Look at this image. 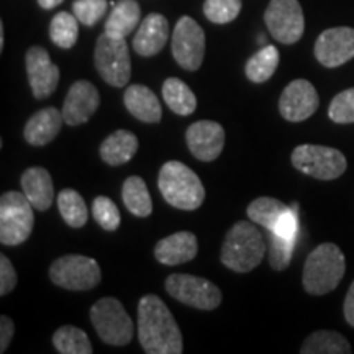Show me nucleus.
I'll use <instances>...</instances> for the list:
<instances>
[{"mask_svg": "<svg viewBox=\"0 0 354 354\" xmlns=\"http://www.w3.org/2000/svg\"><path fill=\"white\" fill-rule=\"evenodd\" d=\"M138 338L148 354H180L183 335L171 310L158 295L148 294L138 304Z\"/></svg>", "mask_w": 354, "mask_h": 354, "instance_id": "f257e3e1", "label": "nucleus"}, {"mask_svg": "<svg viewBox=\"0 0 354 354\" xmlns=\"http://www.w3.org/2000/svg\"><path fill=\"white\" fill-rule=\"evenodd\" d=\"M266 250L263 233L250 221H238L225 236L220 259L234 272H250L264 259Z\"/></svg>", "mask_w": 354, "mask_h": 354, "instance_id": "f03ea898", "label": "nucleus"}, {"mask_svg": "<svg viewBox=\"0 0 354 354\" xmlns=\"http://www.w3.org/2000/svg\"><path fill=\"white\" fill-rule=\"evenodd\" d=\"M346 272L343 251L333 243H322L308 254L304 266V289L310 295H325L335 290Z\"/></svg>", "mask_w": 354, "mask_h": 354, "instance_id": "7ed1b4c3", "label": "nucleus"}, {"mask_svg": "<svg viewBox=\"0 0 354 354\" xmlns=\"http://www.w3.org/2000/svg\"><path fill=\"white\" fill-rule=\"evenodd\" d=\"M158 187L165 201L179 210H196L205 198L201 177L180 161H167L161 167Z\"/></svg>", "mask_w": 354, "mask_h": 354, "instance_id": "20e7f679", "label": "nucleus"}, {"mask_svg": "<svg viewBox=\"0 0 354 354\" xmlns=\"http://www.w3.org/2000/svg\"><path fill=\"white\" fill-rule=\"evenodd\" d=\"M35 207L24 192H6L0 198V243L6 246H19L33 232Z\"/></svg>", "mask_w": 354, "mask_h": 354, "instance_id": "39448f33", "label": "nucleus"}, {"mask_svg": "<svg viewBox=\"0 0 354 354\" xmlns=\"http://www.w3.org/2000/svg\"><path fill=\"white\" fill-rule=\"evenodd\" d=\"M91 322L99 338L110 346H125L135 335L133 320L118 299L97 300L91 308Z\"/></svg>", "mask_w": 354, "mask_h": 354, "instance_id": "423d86ee", "label": "nucleus"}, {"mask_svg": "<svg viewBox=\"0 0 354 354\" xmlns=\"http://www.w3.org/2000/svg\"><path fill=\"white\" fill-rule=\"evenodd\" d=\"M94 61L100 77L110 86L125 87L130 82L131 59L125 38L102 33L95 43Z\"/></svg>", "mask_w": 354, "mask_h": 354, "instance_id": "0eeeda50", "label": "nucleus"}, {"mask_svg": "<svg viewBox=\"0 0 354 354\" xmlns=\"http://www.w3.org/2000/svg\"><path fill=\"white\" fill-rule=\"evenodd\" d=\"M290 159L295 169L320 180L338 179L348 166L342 151L320 145H300L292 151Z\"/></svg>", "mask_w": 354, "mask_h": 354, "instance_id": "6e6552de", "label": "nucleus"}, {"mask_svg": "<svg viewBox=\"0 0 354 354\" xmlns=\"http://www.w3.org/2000/svg\"><path fill=\"white\" fill-rule=\"evenodd\" d=\"M53 284L66 290H91L99 286L102 272L95 259L82 254H68L50 268Z\"/></svg>", "mask_w": 354, "mask_h": 354, "instance_id": "1a4fd4ad", "label": "nucleus"}, {"mask_svg": "<svg viewBox=\"0 0 354 354\" xmlns=\"http://www.w3.org/2000/svg\"><path fill=\"white\" fill-rule=\"evenodd\" d=\"M166 290L171 297L198 310H214L221 304V290L214 282L190 274H171Z\"/></svg>", "mask_w": 354, "mask_h": 354, "instance_id": "9d476101", "label": "nucleus"}, {"mask_svg": "<svg viewBox=\"0 0 354 354\" xmlns=\"http://www.w3.org/2000/svg\"><path fill=\"white\" fill-rule=\"evenodd\" d=\"M264 21L274 39L282 44L297 43L305 32V19L299 0H271Z\"/></svg>", "mask_w": 354, "mask_h": 354, "instance_id": "9b49d317", "label": "nucleus"}, {"mask_svg": "<svg viewBox=\"0 0 354 354\" xmlns=\"http://www.w3.org/2000/svg\"><path fill=\"white\" fill-rule=\"evenodd\" d=\"M205 55V33L202 26L190 17H183L172 33V56L180 68L197 71Z\"/></svg>", "mask_w": 354, "mask_h": 354, "instance_id": "f8f14e48", "label": "nucleus"}, {"mask_svg": "<svg viewBox=\"0 0 354 354\" xmlns=\"http://www.w3.org/2000/svg\"><path fill=\"white\" fill-rule=\"evenodd\" d=\"M320 99L317 88L305 79H295L279 99V112L289 122H304L317 112Z\"/></svg>", "mask_w": 354, "mask_h": 354, "instance_id": "ddd939ff", "label": "nucleus"}, {"mask_svg": "<svg viewBox=\"0 0 354 354\" xmlns=\"http://www.w3.org/2000/svg\"><path fill=\"white\" fill-rule=\"evenodd\" d=\"M315 57L325 68H338L354 57V28L336 26L325 30L315 43Z\"/></svg>", "mask_w": 354, "mask_h": 354, "instance_id": "4468645a", "label": "nucleus"}, {"mask_svg": "<svg viewBox=\"0 0 354 354\" xmlns=\"http://www.w3.org/2000/svg\"><path fill=\"white\" fill-rule=\"evenodd\" d=\"M26 74L35 99H46L59 84V68L51 63L50 53L41 46H32L25 56Z\"/></svg>", "mask_w": 354, "mask_h": 354, "instance_id": "2eb2a0df", "label": "nucleus"}, {"mask_svg": "<svg viewBox=\"0 0 354 354\" xmlns=\"http://www.w3.org/2000/svg\"><path fill=\"white\" fill-rule=\"evenodd\" d=\"M100 105V95L97 87L88 81H77L69 87L68 95L64 99L63 117L64 123L71 127H77L91 120Z\"/></svg>", "mask_w": 354, "mask_h": 354, "instance_id": "dca6fc26", "label": "nucleus"}, {"mask_svg": "<svg viewBox=\"0 0 354 354\" xmlns=\"http://www.w3.org/2000/svg\"><path fill=\"white\" fill-rule=\"evenodd\" d=\"M185 140L190 153L198 161H215L223 151L225 130L220 123L210 120H201L192 123L185 133Z\"/></svg>", "mask_w": 354, "mask_h": 354, "instance_id": "f3484780", "label": "nucleus"}, {"mask_svg": "<svg viewBox=\"0 0 354 354\" xmlns=\"http://www.w3.org/2000/svg\"><path fill=\"white\" fill-rule=\"evenodd\" d=\"M169 39V24L161 13H149L141 21L138 32L133 37V50L136 55L149 57L158 55Z\"/></svg>", "mask_w": 354, "mask_h": 354, "instance_id": "a211bd4d", "label": "nucleus"}, {"mask_svg": "<svg viewBox=\"0 0 354 354\" xmlns=\"http://www.w3.org/2000/svg\"><path fill=\"white\" fill-rule=\"evenodd\" d=\"M198 253L197 236L190 232H177L158 241L154 256L161 264L177 266L189 263Z\"/></svg>", "mask_w": 354, "mask_h": 354, "instance_id": "6ab92c4d", "label": "nucleus"}, {"mask_svg": "<svg viewBox=\"0 0 354 354\" xmlns=\"http://www.w3.org/2000/svg\"><path fill=\"white\" fill-rule=\"evenodd\" d=\"M63 123V112H59L57 109L46 107L39 110L25 125L24 136L26 143L32 146H44L51 143L59 135Z\"/></svg>", "mask_w": 354, "mask_h": 354, "instance_id": "aec40b11", "label": "nucleus"}, {"mask_svg": "<svg viewBox=\"0 0 354 354\" xmlns=\"http://www.w3.org/2000/svg\"><path fill=\"white\" fill-rule=\"evenodd\" d=\"M123 104L133 117L145 123H158L161 120V104L156 94L143 84L128 86L123 95Z\"/></svg>", "mask_w": 354, "mask_h": 354, "instance_id": "412c9836", "label": "nucleus"}, {"mask_svg": "<svg viewBox=\"0 0 354 354\" xmlns=\"http://www.w3.org/2000/svg\"><path fill=\"white\" fill-rule=\"evenodd\" d=\"M21 192L39 212L48 210L55 198L53 179L44 167H30L21 174Z\"/></svg>", "mask_w": 354, "mask_h": 354, "instance_id": "4be33fe9", "label": "nucleus"}, {"mask_svg": "<svg viewBox=\"0 0 354 354\" xmlns=\"http://www.w3.org/2000/svg\"><path fill=\"white\" fill-rule=\"evenodd\" d=\"M138 138L128 130H117L100 145V158L110 166H120L130 161L138 151Z\"/></svg>", "mask_w": 354, "mask_h": 354, "instance_id": "5701e85b", "label": "nucleus"}, {"mask_svg": "<svg viewBox=\"0 0 354 354\" xmlns=\"http://www.w3.org/2000/svg\"><path fill=\"white\" fill-rule=\"evenodd\" d=\"M141 19V8L136 0H120L112 8L105 21V32L112 37L127 38L136 30Z\"/></svg>", "mask_w": 354, "mask_h": 354, "instance_id": "b1692460", "label": "nucleus"}, {"mask_svg": "<svg viewBox=\"0 0 354 354\" xmlns=\"http://www.w3.org/2000/svg\"><path fill=\"white\" fill-rule=\"evenodd\" d=\"M162 97H165L167 107L183 117L194 113L197 109V99L192 88L177 77L166 79L162 84Z\"/></svg>", "mask_w": 354, "mask_h": 354, "instance_id": "393cba45", "label": "nucleus"}, {"mask_svg": "<svg viewBox=\"0 0 354 354\" xmlns=\"http://www.w3.org/2000/svg\"><path fill=\"white\" fill-rule=\"evenodd\" d=\"M122 198L123 203L130 214L135 216H140V218H145V216H149L153 212V202L151 196H149L148 185L141 177L131 176L128 177L123 184L122 189Z\"/></svg>", "mask_w": 354, "mask_h": 354, "instance_id": "a878e982", "label": "nucleus"}, {"mask_svg": "<svg viewBox=\"0 0 354 354\" xmlns=\"http://www.w3.org/2000/svg\"><path fill=\"white\" fill-rule=\"evenodd\" d=\"M302 354H349L351 353V344L343 335L330 330L315 331L305 339L302 348Z\"/></svg>", "mask_w": 354, "mask_h": 354, "instance_id": "bb28decb", "label": "nucleus"}, {"mask_svg": "<svg viewBox=\"0 0 354 354\" xmlns=\"http://www.w3.org/2000/svg\"><path fill=\"white\" fill-rule=\"evenodd\" d=\"M279 66V51L272 44H266L248 59L245 66L246 77L254 84H263L274 76Z\"/></svg>", "mask_w": 354, "mask_h": 354, "instance_id": "cd10ccee", "label": "nucleus"}, {"mask_svg": "<svg viewBox=\"0 0 354 354\" xmlns=\"http://www.w3.org/2000/svg\"><path fill=\"white\" fill-rule=\"evenodd\" d=\"M289 207L286 203L272 197H259L254 198L253 202L248 205L246 215L250 216L251 221H254L256 225L268 228L269 232H272L274 227L277 225L279 218L286 214V210Z\"/></svg>", "mask_w": 354, "mask_h": 354, "instance_id": "c85d7f7f", "label": "nucleus"}, {"mask_svg": "<svg viewBox=\"0 0 354 354\" xmlns=\"http://www.w3.org/2000/svg\"><path fill=\"white\" fill-rule=\"evenodd\" d=\"M53 344H55L56 351L61 354H92L94 348H92L91 339H88L87 333L77 326H61L53 335Z\"/></svg>", "mask_w": 354, "mask_h": 354, "instance_id": "c756f323", "label": "nucleus"}, {"mask_svg": "<svg viewBox=\"0 0 354 354\" xmlns=\"http://www.w3.org/2000/svg\"><path fill=\"white\" fill-rule=\"evenodd\" d=\"M57 209L66 223L73 228H82L87 223L88 212L82 196L73 189L61 190L57 196Z\"/></svg>", "mask_w": 354, "mask_h": 354, "instance_id": "7c9ffc66", "label": "nucleus"}, {"mask_svg": "<svg viewBox=\"0 0 354 354\" xmlns=\"http://www.w3.org/2000/svg\"><path fill=\"white\" fill-rule=\"evenodd\" d=\"M77 17L71 15L69 12H59L53 17L50 24V38L56 46L69 50L77 41L79 25Z\"/></svg>", "mask_w": 354, "mask_h": 354, "instance_id": "2f4dec72", "label": "nucleus"}, {"mask_svg": "<svg viewBox=\"0 0 354 354\" xmlns=\"http://www.w3.org/2000/svg\"><path fill=\"white\" fill-rule=\"evenodd\" d=\"M240 12L241 0H205L203 3V15L216 25L230 24L240 15Z\"/></svg>", "mask_w": 354, "mask_h": 354, "instance_id": "473e14b6", "label": "nucleus"}, {"mask_svg": "<svg viewBox=\"0 0 354 354\" xmlns=\"http://www.w3.org/2000/svg\"><path fill=\"white\" fill-rule=\"evenodd\" d=\"M92 215H94V220L97 223H99L104 230H107V232H115L122 223V216L118 207L115 205L113 201H110L109 197L104 196L94 198V203H92Z\"/></svg>", "mask_w": 354, "mask_h": 354, "instance_id": "72a5a7b5", "label": "nucleus"}, {"mask_svg": "<svg viewBox=\"0 0 354 354\" xmlns=\"http://www.w3.org/2000/svg\"><path fill=\"white\" fill-rule=\"evenodd\" d=\"M295 241L286 240L279 234L269 232V264L276 271H284L290 264L292 254H294Z\"/></svg>", "mask_w": 354, "mask_h": 354, "instance_id": "f704fd0d", "label": "nucleus"}, {"mask_svg": "<svg viewBox=\"0 0 354 354\" xmlns=\"http://www.w3.org/2000/svg\"><path fill=\"white\" fill-rule=\"evenodd\" d=\"M328 117L335 123H339V125L354 123V88H346V91L339 92L331 100L328 107Z\"/></svg>", "mask_w": 354, "mask_h": 354, "instance_id": "c9c22d12", "label": "nucleus"}, {"mask_svg": "<svg viewBox=\"0 0 354 354\" xmlns=\"http://www.w3.org/2000/svg\"><path fill=\"white\" fill-rule=\"evenodd\" d=\"M107 8V0H76L73 3L74 15L86 26H94L105 15Z\"/></svg>", "mask_w": 354, "mask_h": 354, "instance_id": "e433bc0d", "label": "nucleus"}, {"mask_svg": "<svg viewBox=\"0 0 354 354\" xmlns=\"http://www.w3.org/2000/svg\"><path fill=\"white\" fill-rule=\"evenodd\" d=\"M272 233L279 234V236L286 238V240L297 241L299 234V216H297V205H292L286 210V214L281 216L277 225L274 227Z\"/></svg>", "mask_w": 354, "mask_h": 354, "instance_id": "4c0bfd02", "label": "nucleus"}, {"mask_svg": "<svg viewBox=\"0 0 354 354\" xmlns=\"http://www.w3.org/2000/svg\"><path fill=\"white\" fill-rule=\"evenodd\" d=\"M17 272L12 261L6 254H0V295H7L15 289Z\"/></svg>", "mask_w": 354, "mask_h": 354, "instance_id": "58836bf2", "label": "nucleus"}, {"mask_svg": "<svg viewBox=\"0 0 354 354\" xmlns=\"http://www.w3.org/2000/svg\"><path fill=\"white\" fill-rule=\"evenodd\" d=\"M13 333H15V326H13L12 318L3 315L0 318V353H6L10 346Z\"/></svg>", "mask_w": 354, "mask_h": 354, "instance_id": "ea45409f", "label": "nucleus"}, {"mask_svg": "<svg viewBox=\"0 0 354 354\" xmlns=\"http://www.w3.org/2000/svg\"><path fill=\"white\" fill-rule=\"evenodd\" d=\"M344 318H346V322L349 325L354 326V281L351 287H349L348 294H346V299H344Z\"/></svg>", "mask_w": 354, "mask_h": 354, "instance_id": "a19ab883", "label": "nucleus"}, {"mask_svg": "<svg viewBox=\"0 0 354 354\" xmlns=\"http://www.w3.org/2000/svg\"><path fill=\"white\" fill-rule=\"evenodd\" d=\"M64 0H38L39 7L44 8V10H51V8H55L59 6V3H63Z\"/></svg>", "mask_w": 354, "mask_h": 354, "instance_id": "79ce46f5", "label": "nucleus"}, {"mask_svg": "<svg viewBox=\"0 0 354 354\" xmlns=\"http://www.w3.org/2000/svg\"><path fill=\"white\" fill-rule=\"evenodd\" d=\"M3 44H6V32H3V24H0V51L3 50Z\"/></svg>", "mask_w": 354, "mask_h": 354, "instance_id": "37998d69", "label": "nucleus"}]
</instances>
